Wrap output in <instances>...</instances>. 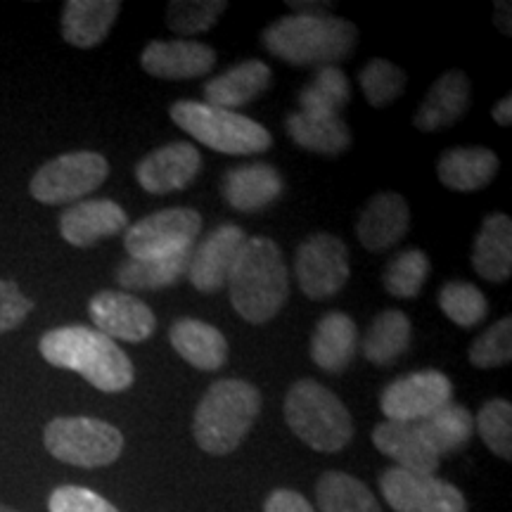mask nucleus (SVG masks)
Masks as SVG:
<instances>
[{
  "label": "nucleus",
  "mask_w": 512,
  "mask_h": 512,
  "mask_svg": "<svg viewBox=\"0 0 512 512\" xmlns=\"http://www.w3.org/2000/svg\"><path fill=\"white\" fill-rule=\"evenodd\" d=\"M38 349L50 366L79 373L100 392H126L136 380V368L117 342L86 325H67L46 332Z\"/></svg>",
  "instance_id": "nucleus-1"
},
{
  "label": "nucleus",
  "mask_w": 512,
  "mask_h": 512,
  "mask_svg": "<svg viewBox=\"0 0 512 512\" xmlns=\"http://www.w3.org/2000/svg\"><path fill=\"white\" fill-rule=\"evenodd\" d=\"M230 304L247 323L261 325L278 316L290 297V273L271 238L256 235L242 245L228 278Z\"/></svg>",
  "instance_id": "nucleus-2"
},
{
  "label": "nucleus",
  "mask_w": 512,
  "mask_h": 512,
  "mask_svg": "<svg viewBox=\"0 0 512 512\" xmlns=\"http://www.w3.org/2000/svg\"><path fill=\"white\" fill-rule=\"evenodd\" d=\"M268 53L294 67H335L354 53L358 43L356 24L332 15H287L261 36Z\"/></svg>",
  "instance_id": "nucleus-3"
},
{
  "label": "nucleus",
  "mask_w": 512,
  "mask_h": 512,
  "mask_svg": "<svg viewBox=\"0 0 512 512\" xmlns=\"http://www.w3.org/2000/svg\"><path fill=\"white\" fill-rule=\"evenodd\" d=\"M261 394L245 380H219L207 389L192 420L197 446L209 456H228L254 427Z\"/></svg>",
  "instance_id": "nucleus-4"
},
{
  "label": "nucleus",
  "mask_w": 512,
  "mask_h": 512,
  "mask_svg": "<svg viewBox=\"0 0 512 512\" xmlns=\"http://www.w3.org/2000/svg\"><path fill=\"white\" fill-rule=\"evenodd\" d=\"M287 427L320 453H337L354 437L349 408L335 392L313 380H299L285 396Z\"/></svg>",
  "instance_id": "nucleus-5"
},
{
  "label": "nucleus",
  "mask_w": 512,
  "mask_h": 512,
  "mask_svg": "<svg viewBox=\"0 0 512 512\" xmlns=\"http://www.w3.org/2000/svg\"><path fill=\"white\" fill-rule=\"evenodd\" d=\"M171 119L197 143L223 155H261L273 143L271 133L254 119L207 105V102L178 100L171 105Z\"/></svg>",
  "instance_id": "nucleus-6"
},
{
  "label": "nucleus",
  "mask_w": 512,
  "mask_h": 512,
  "mask_svg": "<svg viewBox=\"0 0 512 512\" xmlns=\"http://www.w3.org/2000/svg\"><path fill=\"white\" fill-rule=\"evenodd\" d=\"M50 456L76 467H105L124 451L117 427L95 418H55L43 432Z\"/></svg>",
  "instance_id": "nucleus-7"
},
{
  "label": "nucleus",
  "mask_w": 512,
  "mask_h": 512,
  "mask_svg": "<svg viewBox=\"0 0 512 512\" xmlns=\"http://www.w3.org/2000/svg\"><path fill=\"white\" fill-rule=\"evenodd\" d=\"M107 176L110 162L98 152H67L43 164L29 190L41 204H69L98 190Z\"/></svg>",
  "instance_id": "nucleus-8"
},
{
  "label": "nucleus",
  "mask_w": 512,
  "mask_h": 512,
  "mask_svg": "<svg viewBox=\"0 0 512 512\" xmlns=\"http://www.w3.org/2000/svg\"><path fill=\"white\" fill-rule=\"evenodd\" d=\"M200 230L202 216L195 209H162L126 228L124 245L131 259H166L195 249Z\"/></svg>",
  "instance_id": "nucleus-9"
},
{
  "label": "nucleus",
  "mask_w": 512,
  "mask_h": 512,
  "mask_svg": "<svg viewBox=\"0 0 512 512\" xmlns=\"http://www.w3.org/2000/svg\"><path fill=\"white\" fill-rule=\"evenodd\" d=\"M297 283L309 299H330L347 285L351 266L349 249L342 240L328 233H316L306 238L294 259Z\"/></svg>",
  "instance_id": "nucleus-10"
},
{
  "label": "nucleus",
  "mask_w": 512,
  "mask_h": 512,
  "mask_svg": "<svg viewBox=\"0 0 512 512\" xmlns=\"http://www.w3.org/2000/svg\"><path fill=\"white\" fill-rule=\"evenodd\" d=\"M380 491L394 512H467L463 491L437 475L389 467L380 477Z\"/></svg>",
  "instance_id": "nucleus-11"
},
{
  "label": "nucleus",
  "mask_w": 512,
  "mask_h": 512,
  "mask_svg": "<svg viewBox=\"0 0 512 512\" xmlns=\"http://www.w3.org/2000/svg\"><path fill=\"white\" fill-rule=\"evenodd\" d=\"M451 394L453 384L444 373L420 370L387 384L380 396V408L384 418L392 422H420L451 403Z\"/></svg>",
  "instance_id": "nucleus-12"
},
{
  "label": "nucleus",
  "mask_w": 512,
  "mask_h": 512,
  "mask_svg": "<svg viewBox=\"0 0 512 512\" xmlns=\"http://www.w3.org/2000/svg\"><path fill=\"white\" fill-rule=\"evenodd\" d=\"M88 313L95 323V330L110 339L140 344L152 337L157 330V316L143 299L128 292L102 290L88 304Z\"/></svg>",
  "instance_id": "nucleus-13"
},
{
  "label": "nucleus",
  "mask_w": 512,
  "mask_h": 512,
  "mask_svg": "<svg viewBox=\"0 0 512 512\" xmlns=\"http://www.w3.org/2000/svg\"><path fill=\"white\" fill-rule=\"evenodd\" d=\"M245 240V230L235 226V223H223V226L211 230L207 238L192 249L185 278L202 294L219 292L223 285H228L230 271H233L235 261H238Z\"/></svg>",
  "instance_id": "nucleus-14"
},
{
  "label": "nucleus",
  "mask_w": 512,
  "mask_h": 512,
  "mask_svg": "<svg viewBox=\"0 0 512 512\" xmlns=\"http://www.w3.org/2000/svg\"><path fill=\"white\" fill-rule=\"evenodd\" d=\"M202 155L192 143H169L145 155L136 166L140 188L150 195L183 190L200 176Z\"/></svg>",
  "instance_id": "nucleus-15"
},
{
  "label": "nucleus",
  "mask_w": 512,
  "mask_h": 512,
  "mask_svg": "<svg viewBox=\"0 0 512 512\" xmlns=\"http://www.w3.org/2000/svg\"><path fill=\"white\" fill-rule=\"evenodd\" d=\"M128 228L126 211L112 200L74 202L60 216L62 238L74 247H93L100 240L124 233Z\"/></svg>",
  "instance_id": "nucleus-16"
},
{
  "label": "nucleus",
  "mask_w": 512,
  "mask_h": 512,
  "mask_svg": "<svg viewBox=\"0 0 512 512\" xmlns=\"http://www.w3.org/2000/svg\"><path fill=\"white\" fill-rule=\"evenodd\" d=\"M140 64L157 79H197L214 69L216 53L207 43L197 41H152L140 55Z\"/></svg>",
  "instance_id": "nucleus-17"
},
{
  "label": "nucleus",
  "mask_w": 512,
  "mask_h": 512,
  "mask_svg": "<svg viewBox=\"0 0 512 512\" xmlns=\"http://www.w3.org/2000/svg\"><path fill=\"white\" fill-rule=\"evenodd\" d=\"M411 230V209L399 192H380L366 204L356 233L361 245L370 252H384L406 238Z\"/></svg>",
  "instance_id": "nucleus-18"
},
{
  "label": "nucleus",
  "mask_w": 512,
  "mask_h": 512,
  "mask_svg": "<svg viewBox=\"0 0 512 512\" xmlns=\"http://www.w3.org/2000/svg\"><path fill=\"white\" fill-rule=\"evenodd\" d=\"M373 444L382 456L394 460L396 467L420 475H437L441 458L437 451L422 437L415 422H392L384 420L375 427Z\"/></svg>",
  "instance_id": "nucleus-19"
},
{
  "label": "nucleus",
  "mask_w": 512,
  "mask_h": 512,
  "mask_svg": "<svg viewBox=\"0 0 512 512\" xmlns=\"http://www.w3.org/2000/svg\"><path fill=\"white\" fill-rule=\"evenodd\" d=\"M470 88V79L460 69L439 76L415 112V128L422 133H434L458 124L470 110Z\"/></svg>",
  "instance_id": "nucleus-20"
},
{
  "label": "nucleus",
  "mask_w": 512,
  "mask_h": 512,
  "mask_svg": "<svg viewBox=\"0 0 512 512\" xmlns=\"http://www.w3.org/2000/svg\"><path fill=\"white\" fill-rule=\"evenodd\" d=\"M221 192L230 207L252 214V211L271 207L283 195V176L266 162L242 164L223 176Z\"/></svg>",
  "instance_id": "nucleus-21"
},
{
  "label": "nucleus",
  "mask_w": 512,
  "mask_h": 512,
  "mask_svg": "<svg viewBox=\"0 0 512 512\" xmlns=\"http://www.w3.org/2000/svg\"><path fill=\"white\" fill-rule=\"evenodd\" d=\"M171 347L192 368L214 373L228 361V342L221 330L197 318H181L169 330Z\"/></svg>",
  "instance_id": "nucleus-22"
},
{
  "label": "nucleus",
  "mask_w": 512,
  "mask_h": 512,
  "mask_svg": "<svg viewBox=\"0 0 512 512\" xmlns=\"http://www.w3.org/2000/svg\"><path fill=\"white\" fill-rule=\"evenodd\" d=\"M268 83H271V67L261 60H245L207 81L204 100L207 105L221 107V110L238 112L240 107L259 98Z\"/></svg>",
  "instance_id": "nucleus-23"
},
{
  "label": "nucleus",
  "mask_w": 512,
  "mask_h": 512,
  "mask_svg": "<svg viewBox=\"0 0 512 512\" xmlns=\"http://www.w3.org/2000/svg\"><path fill=\"white\" fill-rule=\"evenodd\" d=\"M358 349V328L347 313L330 311L318 320L311 337V358L320 370L339 375L349 368Z\"/></svg>",
  "instance_id": "nucleus-24"
},
{
  "label": "nucleus",
  "mask_w": 512,
  "mask_h": 512,
  "mask_svg": "<svg viewBox=\"0 0 512 512\" xmlns=\"http://www.w3.org/2000/svg\"><path fill=\"white\" fill-rule=\"evenodd\" d=\"M121 10L119 0H69L62 12V36L76 48H95L110 36Z\"/></svg>",
  "instance_id": "nucleus-25"
},
{
  "label": "nucleus",
  "mask_w": 512,
  "mask_h": 512,
  "mask_svg": "<svg viewBox=\"0 0 512 512\" xmlns=\"http://www.w3.org/2000/svg\"><path fill=\"white\" fill-rule=\"evenodd\" d=\"M437 174L448 190L475 192L494 181L498 157L489 147H453L439 157Z\"/></svg>",
  "instance_id": "nucleus-26"
},
{
  "label": "nucleus",
  "mask_w": 512,
  "mask_h": 512,
  "mask_svg": "<svg viewBox=\"0 0 512 512\" xmlns=\"http://www.w3.org/2000/svg\"><path fill=\"white\" fill-rule=\"evenodd\" d=\"M472 266L489 283H505L512 273V221L505 214H491L482 221Z\"/></svg>",
  "instance_id": "nucleus-27"
},
{
  "label": "nucleus",
  "mask_w": 512,
  "mask_h": 512,
  "mask_svg": "<svg viewBox=\"0 0 512 512\" xmlns=\"http://www.w3.org/2000/svg\"><path fill=\"white\" fill-rule=\"evenodd\" d=\"M285 131L304 150L316 155L337 157L351 145V131L342 117H316V114L294 112L285 121Z\"/></svg>",
  "instance_id": "nucleus-28"
},
{
  "label": "nucleus",
  "mask_w": 512,
  "mask_h": 512,
  "mask_svg": "<svg viewBox=\"0 0 512 512\" xmlns=\"http://www.w3.org/2000/svg\"><path fill=\"white\" fill-rule=\"evenodd\" d=\"M411 320L403 311L387 309L377 316L361 342L363 356L373 366H392L411 347Z\"/></svg>",
  "instance_id": "nucleus-29"
},
{
  "label": "nucleus",
  "mask_w": 512,
  "mask_h": 512,
  "mask_svg": "<svg viewBox=\"0 0 512 512\" xmlns=\"http://www.w3.org/2000/svg\"><path fill=\"white\" fill-rule=\"evenodd\" d=\"M415 425L420 427L422 437L437 451L439 458L460 451L470 444L472 434H475V418L460 403H446Z\"/></svg>",
  "instance_id": "nucleus-30"
},
{
  "label": "nucleus",
  "mask_w": 512,
  "mask_h": 512,
  "mask_svg": "<svg viewBox=\"0 0 512 512\" xmlns=\"http://www.w3.org/2000/svg\"><path fill=\"white\" fill-rule=\"evenodd\" d=\"M190 252L166 256V259H128L119 266L117 283L124 290H162L188 275Z\"/></svg>",
  "instance_id": "nucleus-31"
},
{
  "label": "nucleus",
  "mask_w": 512,
  "mask_h": 512,
  "mask_svg": "<svg viewBox=\"0 0 512 512\" xmlns=\"http://www.w3.org/2000/svg\"><path fill=\"white\" fill-rule=\"evenodd\" d=\"M316 501L320 512H382L373 491L361 479L337 470L318 479Z\"/></svg>",
  "instance_id": "nucleus-32"
},
{
  "label": "nucleus",
  "mask_w": 512,
  "mask_h": 512,
  "mask_svg": "<svg viewBox=\"0 0 512 512\" xmlns=\"http://www.w3.org/2000/svg\"><path fill=\"white\" fill-rule=\"evenodd\" d=\"M349 100L351 86L347 74L339 67H323L299 93V112L316 114V117H339Z\"/></svg>",
  "instance_id": "nucleus-33"
},
{
  "label": "nucleus",
  "mask_w": 512,
  "mask_h": 512,
  "mask_svg": "<svg viewBox=\"0 0 512 512\" xmlns=\"http://www.w3.org/2000/svg\"><path fill=\"white\" fill-rule=\"evenodd\" d=\"M432 264L420 249H406L396 254L384 268L382 285L396 299H415L430 278Z\"/></svg>",
  "instance_id": "nucleus-34"
},
{
  "label": "nucleus",
  "mask_w": 512,
  "mask_h": 512,
  "mask_svg": "<svg viewBox=\"0 0 512 512\" xmlns=\"http://www.w3.org/2000/svg\"><path fill=\"white\" fill-rule=\"evenodd\" d=\"M439 309L460 328H475L489 316V302L477 285L453 280L439 292Z\"/></svg>",
  "instance_id": "nucleus-35"
},
{
  "label": "nucleus",
  "mask_w": 512,
  "mask_h": 512,
  "mask_svg": "<svg viewBox=\"0 0 512 512\" xmlns=\"http://www.w3.org/2000/svg\"><path fill=\"white\" fill-rule=\"evenodd\" d=\"M475 430L489 451L503 460H512V406L505 399H491L479 408Z\"/></svg>",
  "instance_id": "nucleus-36"
},
{
  "label": "nucleus",
  "mask_w": 512,
  "mask_h": 512,
  "mask_svg": "<svg viewBox=\"0 0 512 512\" xmlns=\"http://www.w3.org/2000/svg\"><path fill=\"white\" fill-rule=\"evenodd\" d=\"M361 91L373 107H387L406 91V72L389 60H370L358 76Z\"/></svg>",
  "instance_id": "nucleus-37"
},
{
  "label": "nucleus",
  "mask_w": 512,
  "mask_h": 512,
  "mask_svg": "<svg viewBox=\"0 0 512 512\" xmlns=\"http://www.w3.org/2000/svg\"><path fill=\"white\" fill-rule=\"evenodd\" d=\"M228 3L223 0H174L166 10V24L181 36L204 34L219 22Z\"/></svg>",
  "instance_id": "nucleus-38"
},
{
  "label": "nucleus",
  "mask_w": 512,
  "mask_h": 512,
  "mask_svg": "<svg viewBox=\"0 0 512 512\" xmlns=\"http://www.w3.org/2000/svg\"><path fill=\"white\" fill-rule=\"evenodd\" d=\"M512 358V318H503L482 332L470 347V363L479 370L501 368Z\"/></svg>",
  "instance_id": "nucleus-39"
},
{
  "label": "nucleus",
  "mask_w": 512,
  "mask_h": 512,
  "mask_svg": "<svg viewBox=\"0 0 512 512\" xmlns=\"http://www.w3.org/2000/svg\"><path fill=\"white\" fill-rule=\"evenodd\" d=\"M50 512H119L114 505L86 486H57L48 501Z\"/></svg>",
  "instance_id": "nucleus-40"
},
{
  "label": "nucleus",
  "mask_w": 512,
  "mask_h": 512,
  "mask_svg": "<svg viewBox=\"0 0 512 512\" xmlns=\"http://www.w3.org/2000/svg\"><path fill=\"white\" fill-rule=\"evenodd\" d=\"M34 309L29 297L10 280H0V335L22 325Z\"/></svg>",
  "instance_id": "nucleus-41"
},
{
  "label": "nucleus",
  "mask_w": 512,
  "mask_h": 512,
  "mask_svg": "<svg viewBox=\"0 0 512 512\" xmlns=\"http://www.w3.org/2000/svg\"><path fill=\"white\" fill-rule=\"evenodd\" d=\"M264 512H316V508L294 489H275L266 498Z\"/></svg>",
  "instance_id": "nucleus-42"
},
{
  "label": "nucleus",
  "mask_w": 512,
  "mask_h": 512,
  "mask_svg": "<svg viewBox=\"0 0 512 512\" xmlns=\"http://www.w3.org/2000/svg\"><path fill=\"white\" fill-rule=\"evenodd\" d=\"M287 5L294 10V15H306V17H325L328 15V10L332 8L330 3H294V0H290Z\"/></svg>",
  "instance_id": "nucleus-43"
},
{
  "label": "nucleus",
  "mask_w": 512,
  "mask_h": 512,
  "mask_svg": "<svg viewBox=\"0 0 512 512\" xmlns=\"http://www.w3.org/2000/svg\"><path fill=\"white\" fill-rule=\"evenodd\" d=\"M491 117H494L496 124H501V126L512 124V98L510 95H505L501 102H496L494 110H491Z\"/></svg>",
  "instance_id": "nucleus-44"
},
{
  "label": "nucleus",
  "mask_w": 512,
  "mask_h": 512,
  "mask_svg": "<svg viewBox=\"0 0 512 512\" xmlns=\"http://www.w3.org/2000/svg\"><path fill=\"white\" fill-rule=\"evenodd\" d=\"M510 3H496V24L505 36H510Z\"/></svg>",
  "instance_id": "nucleus-45"
},
{
  "label": "nucleus",
  "mask_w": 512,
  "mask_h": 512,
  "mask_svg": "<svg viewBox=\"0 0 512 512\" xmlns=\"http://www.w3.org/2000/svg\"><path fill=\"white\" fill-rule=\"evenodd\" d=\"M0 512H17V510H12V508H8V505L0 503Z\"/></svg>",
  "instance_id": "nucleus-46"
}]
</instances>
